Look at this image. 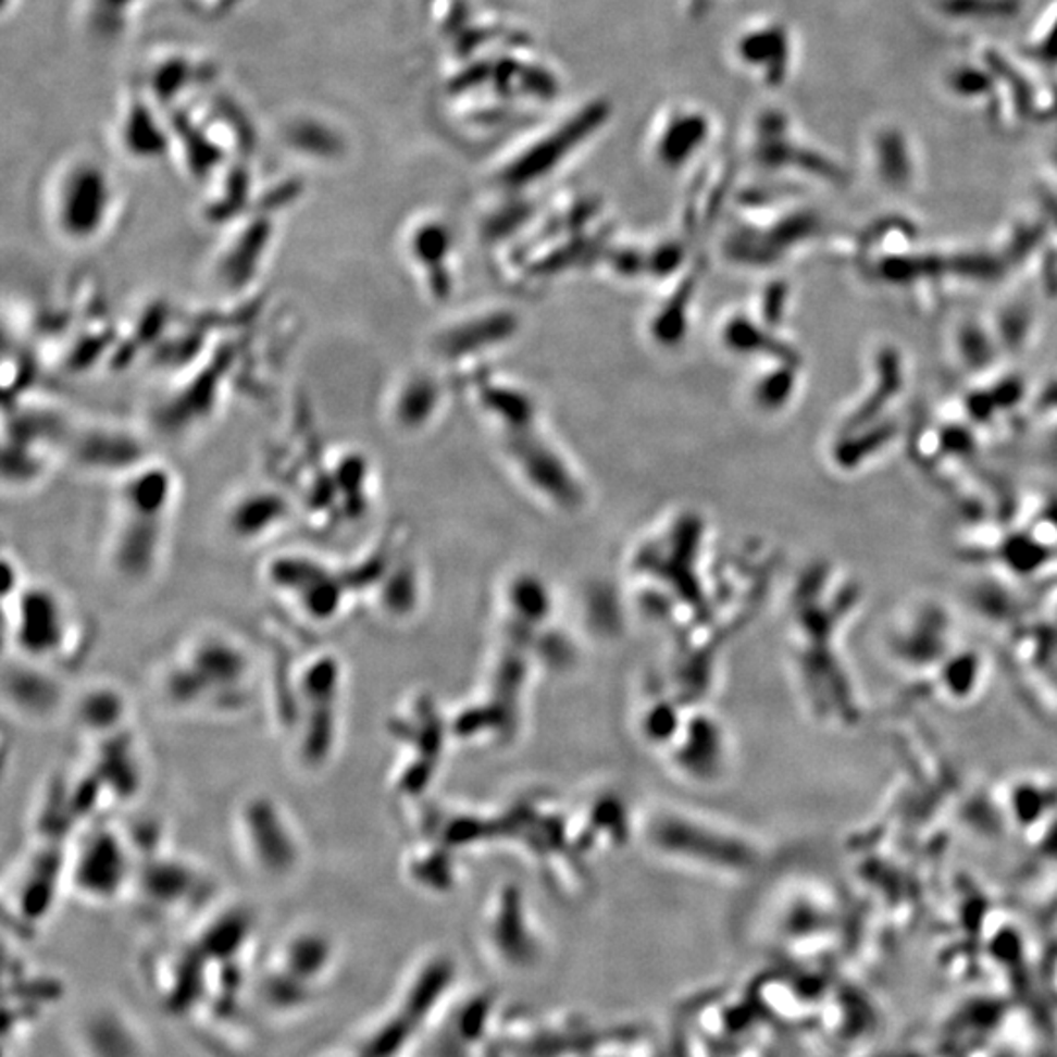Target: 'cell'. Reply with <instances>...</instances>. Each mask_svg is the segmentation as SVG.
<instances>
[{"label":"cell","instance_id":"1","mask_svg":"<svg viewBox=\"0 0 1057 1057\" xmlns=\"http://www.w3.org/2000/svg\"><path fill=\"white\" fill-rule=\"evenodd\" d=\"M253 674V658L241 641L200 631L163 668L161 694L185 713H237L251 701Z\"/></svg>","mask_w":1057,"mask_h":1057},{"label":"cell","instance_id":"2","mask_svg":"<svg viewBox=\"0 0 1057 1057\" xmlns=\"http://www.w3.org/2000/svg\"><path fill=\"white\" fill-rule=\"evenodd\" d=\"M341 968V948L322 927L286 934L253 978L251 998L274 1020H296L320 1005Z\"/></svg>","mask_w":1057,"mask_h":1057},{"label":"cell","instance_id":"3","mask_svg":"<svg viewBox=\"0 0 1057 1057\" xmlns=\"http://www.w3.org/2000/svg\"><path fill=\"white\" fill-rule=\"evenodd\" d=\"M136 856L126 834L108 824L80 831L67 854V883L92 905L116 903L134 887Z\"/></svg>","mask_w":1057,"mask_h":1057},{"label":"cell","instance_id":"4","mask_svg":"<svg viewBox=\"0 0 1057 1057\" xmlns=\"http://www.w3.org/2000/svg\"><path fill=\"white\" fill-rule=\"evenodd\" d=\"M235 826L245 860L264 880L283 881L300 868L303 858L300 832L273 797H249L237 811Z\"/></svg>","mask_w":1057,"mask_h":1057},{"label":"cell","instance_id":"5","mask_svg":"<svg viewBox=\"0 0 1057 1057\" xmlns=\"http://www.w3.org/2000/svg\"><path fill=\"white\" fill-rule=\"evenodd\" d=\"M296 704L302 709V736L296 741L306 766H322L332 758L339 729L343 674L339 660L332 655L313 656L296 675Z\"/></svg>","mask_w":1057,"mask_h":1057},{"label":"cell","instance_id":"6","mask_svg":"<svg viewBox=\"0 0 1057 1057\" xmlns=\"http://www.w3.org/2000/svg\"><path fill=\"white\" fill-rule=\"evenodd\" d=\"M14 596L12 626L7 629L20 658L51 662L65 655L75 633L65 601L41 586L20 587Z\"/></svg>","mask_w":1057,"mask_h":1057},{"label":"cell","instance_id":"7","mask_svg":"<svg viewBox=\"0 0 1057 1057\" xmlns=\"http://www.w3.org/2000/svg\"><path fill=\"white\" fill-rule=\"evenodd\" d=\"M73 1057H153L151 1040L136 1015L117 1000L88 1003L69 1030Z\"/></svg>","mask_w":1057,"mask_h":1057},{"label":"cell","instance_id":"8","mask_svg":"<svg viewBox=\"0 0 1057 1057\" xmlns=\"http://www.w3.org/2000/svg\"><path fill=\"white\" fill-rule=\"evenodd\" d=\"M266 577L296 613L318 625L332 623L347 607L345 582L322 562L303 557L278 558Z\"/></svg>","mask_w":1057,"mask_h":1057},{"label":"cell","instance_id":"9","mask_svg":"<svg viewBox=\"0 0 1057 1057\" xmlns=\"http://www.w3.org/2000/svg\"><path fill=\"white\" fill-rule=\"evenodd\" d=\"M132 890L144 900L146 909L161 917H181L188 910L206 903L208 883L202 871L196 870L188 861L159 856L137 866L136 880Z\"/></svg>","mask_w":1057,"mask_h":1057},{"label":"cell","instance_id":"10","mask_svg":"<svg viewBox=\"0 0 1057 1057\" xmlns=\"http://www.w3.org/2000/svg\"><path fill=\"white\" fill-rule=\"evenodd\" d=\"M12 987H16L14 988L16 1003L12 1000L4 1003V1018H7L4 1040L12 1036V1032H16V1040H18L28 1028L34 1027V1022L39 1020L43 1012H48L51 1005L58 1003L63 993L61 983L55 979L41 973H32L22 966H16Z\"/></svg>","mask_w":1057,"mask_h":1057},{"label":"cell","instance_id":"11","mask_svg":"<svg viewBox=\"0 0 1057 1057\" xmlns=\"http://www.w3.org/2000/svg\"><path fill=\"white\" fill-rule=\"evenodd\" d=\"M77 185L73 183L67 195L59 196V204L55 208V224L61 234L67 237L69 241L85 244L97 237L98 232L104 225V212H107V198H104V185L95 178H85Z\"/></svg>","mask_w":1057,"mask_h":1057},{"label":"cell","instance_id":"12","mask_svg":"<svg viewBox=\"0 0 1057 1057\" xmlns=\"http://www.w3.org/2000/svg\"><path fill=\"white\" fill-rule=\"evenodd\" d=\"M126 717L124 697L116 689H95L88 692L78 705V721L87 726L90 733H116L117 724Z\"/></svg>","mask_w":1057,"mask_h":1057},{"label":"cell","instance_id":"13","mask_svg":"<svg viewBox=\"0 0 1057 1057\" xmlns=\"http://www.w3.org/2000/svg\"><path fill=\"white\" fill-rule=\"evenodd\" d=\"M315 1057H364V1056H362L361 1052H359L357 1047L352 1046V1044H349V1046L333 1047V1049H327V1052H323V1054H320V1056H315Z\"/></svg>","mask_w":1057,"mask_h":1057}]
</instances>
